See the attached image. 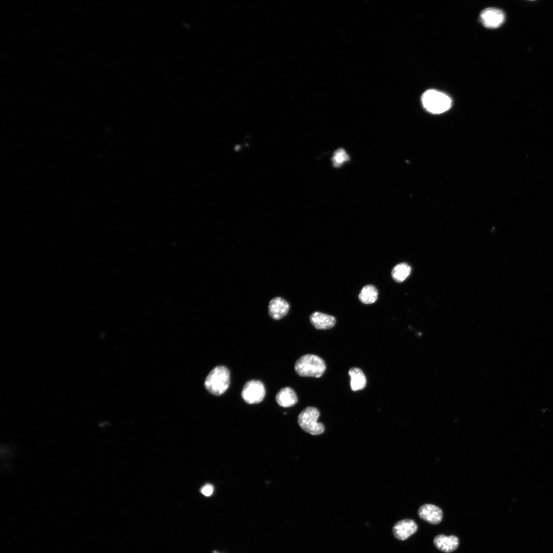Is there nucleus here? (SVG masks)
Returning a JSON list of instances; mask_svg holds the SVG:
<instances>
[{
  "label": "nucleus",
  "mask_w": 553,
  "mask_h": 553,
  "mask_svg": "<svg viewBox=\"0 0 553 553\" xmlns=\"http://www.w3.org/2000/svg\"><path fill=\"white\" fill-rule=\"evenodd\" d=\"M230 384V372L225 366H218L209 373L205 378L204 386L206 390L215 395L223 394Z\"/></svg>",
  "instance_id": "nucleus-1"
},
{
  "label": "nucleus",
  "mask_w": 553,
  "mask_h": 553,
  "mask_svg": "<svg viewBox=\"0 0 553 553\" xmlns=\"http://www.w3.org/2000/svg\"><path fill=\"white\" fill-rule=\"evenodd\" d=\"M326 368L323 359L313 354H306L300 357L295 362L294 370L301 376L320 377Z\"/></svg>",
  "instance_id": "nucleus-2"
},
{
  "label": "nucleus",
  "mask_w": 553,
  "mask_h": 553,
  "mask_svg": "<svg viewBox=\"0 0 553 553\" xmlns=\"http://www.w3.org/2000/svg\"><path fill=\"white\" fill-rule=\"evenodd\" d=\"M423 108L433 114H440L448 110L452 103L449 96L435 90H428L421 96Z\"/></svg>",
  "instance_id": "nucleus-3"
},
{
  "label": "nucleus",
  "mask_w": 553,
  "mask_h": 553,
  "mask_svg": "<svg viewBox=\"0 0 553 553\" xmlns=\"http://www.w3.org/2000/svg\"><path fill=\"white\" fill-rule=\"evenodd\" d=\"M320 413L317 409L308 407L299 414L297 422L305 432L313 435H319L324 431V425L317 422Z\"/></svg>",
  "instance_id": "nucleus-4"
},
{
  "label": "nucleus",
  "mask_w": 553,
  "mask_h": 553,
  "mask_svg": "<svg viewBox=\"0 0 553 553\" xmlns=\"http://www.w3.org/2000/svg\"><path fill=\"white\" fill-rule=\"evenodd\" d=\"M265 395V387L261 381L257 380H251L247 382L241 393L242 398L249 404L260 402Z\"/></svg>",
  "instance_id": "nucleus-5"
},
{
  "label": "nucleus",
  "mask_w": 553,
  "mask_h": 553,
  "mask_svg": "<svg viewBox=\"0 0 553 553\" xmlns=\"http://www.w3.org/2000/svg\"><path fill=\"white\" fill-rule=\"evenodd\" d=\"M480 19L483 26L488 28H497L504 22L505 15L500 9L487 8L482 10Z\"/></svg>",
  "instance_id": "nucleus-6"
},
{
  "label": "nucleus",
  "mask_w": 553,
  "mask_h": 553,
  "mask_svg": "<svg viewBox=\"0 0 553 553\" xmlns=\"http://www.w3.org/2000/svg\"><path fill=\"white\" fill-rule=\"evenodd\" d=\"M417 525L414 521L406 519L398 521L393 527L394 537L400 540H405L414 534Z\"/></svg>",
  "instance_id": "nucleus-7"
},
{
  "label": "nucleus",
  "mask_w": 553,
  "mask_h": 553,
  "mask_svg": "<svg viewBox=\"0 0 553 553\" xmlns=\"http://www.w3.org/2000/svg\"><path fill=\"white\" fill-rule=\"evenodd\" d=\"M419 517L433 524L439 523L442 519V511L437 506L431 504L421 505L418 511Z\"/></svg>",
  "instance_id": "nucleus-8"
},
{
  "label": "nucleus",
  "mask_w": 553,
  "mask_h": 553,
  "mask_svg": "<svg viewBox=\"0 0 553 553\" xmlns=\"http://www.w3.org/2000/svg\"><path fill=\"white\" fill-rule=\"evenodd\" d=\"M289 309L288 303L284 299L276 297L272 299L268 306L269 315L273 319L279 320L288 313Z\"/></svg>",
  "instance_id": "nucleus-9"
},
{
  "label": "nucleus",
  "mask_w": 553,
  "mask_h": 553,
  "mask_svg": "<svg viewBox=\"0 0 553 553\" xmlns=\"http://www.w3.org/2000/svg\"><path fill=\"white\" fill-rule=\"evenodd\" d=\"M435 547L439 550L450 553L455 550L459 545V540L455 536H446L439 535L433 541Z\"/></svg>",
  "instance_id": "nucleus-10"
},
{
  "label": "nucleus",
  "mask_w": 553,
  "mask_h": 553,
  "mask_svg": "<svg viewBox=\"0 0 553 553\" xmlns=\"http://www.w3.org/2000/svg\"><path fill=\"white\" fill-rule=\"evenodd\" d=\"M311 324L317 329H328L335 324L336 319L332 315L320 312H314L310 316Z\"/></svg>",
  "instance_id": "nucleus-11"
},
{
  "label": "nucleus",
  "mask_w": 553,
  "mask_h": 553,
  "mask_svg": "<svg viewBox=\"0 0 553 553\" xmlns=\"http://www.w3.org/2000/svg\"><path fill=\"white\" fill-rule=\"evenodd\" d=\"M275 399L277 403L283 407H290L294 405L297 401V397L292 389L284 387L277 393Z\"/></svg>",
  "instance_id": "nucleus-12"
},
{
  "label": "nucleus",
  "mask_w": 553,
  "mask_h": 553,
  "mask_svg": "<svg viewBox=\"0 0 553 553\" xmlns=\"http://www.w3.org/2000/svg\"><path fill=\"white\" fill-rule=\"evenodd\" d=\"M350 377V387L353 391L364 388L366 385V378L362 370L358 368L352 367L348 372Z\"/></svg>",
  "instance_id": "nucleus-13"
},
{
  "label": "nucleus",
  "mask_w": 553,
  "mask_h": 553,
  "mask_svg": "<svg viewBox=\"0 0 553 553\" xmlns=\"http://www.w3.org/2000/svg\"><path fill=\"white\" fill-rule=\"evenodd\" d=\"M377 296L378 291L376 287L372 285H368L362 288L358 297L363 303L368 304L374 303Z\"/></svg>",
  "instance_id": "nucleus-14"
},
{
  "label": "nucleus",
  "mask_w": 553,
  "mask_h": 553,
  "mask_svg": "<svg viewBox=\"0 0 553 553\" xmlns=\"http://www.w3.org/2000/svg\"><path fill=\"white\" fill-rule=\"evenodd\" d=\"M410 266L405 263L396 265L392 271V276L397 282H401L405 280L411 272Z\"/></svg>",
  "instance_id": "nucleus-15"
},
{
  "label": "nucleus",
  "mask_w": 553,
  "mask_h": 553,
  "mask_svg": "<svg viewBox=\"0 0 553 553\" xmlns=\"http://www.w3.org/2000/svg\"><path fill=\"white\" fill-rule=\"evenodd\" d=\"M349 157L346 151L343 148L336 150L332 158L333 164L335 167H339L345 162L348 161Z\"/></svg>",
  "instance_id": "nucleus-16"
},
{
  "label": "nucleus",
  "mask_w": 553,
  "mask_h": 553,
  "mask_svg": "<svg viewBox=\"0 0 553 553\" xmlns=\"http://www.w3.org/2000/svg\"><path fill=\"white\" fill-rule=\"evenodd\" d=\"M214 491V486L210 484L204 485L201 489V493L205 496H210Z\"/></svg>",
  "instance_id": "nucleus-17"
}]
</instances>
